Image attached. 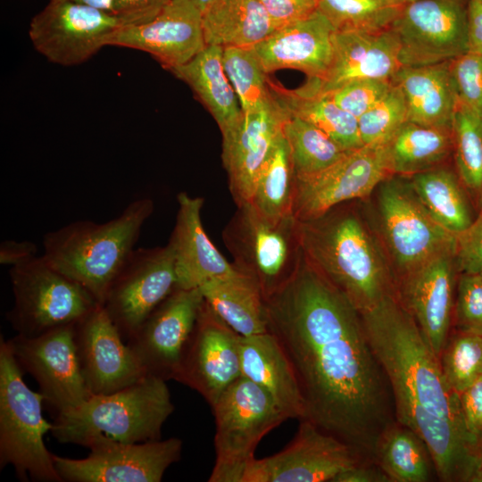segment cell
<instances>
[{"label": "cell", "mask_w": 482, "mask_h": 482, "mask_svg": "<svg viewBox=\"0 0 482 482\" xmlns=\"http://www.w3.org/2000/svg\"><path fill=\"white\" fill-rule=\"evenodd\" d=\"M458 104L482 114V54L468 52L451 62Z\"/></svg>", "instance_id": "obj_45"}, {"label": "cell", "mask_w": 482, "mask_h": 482, "mask_svg": "<svg viewBox=\"0 0 482 482\" xmlns=\"http://www.w3.org/2000/svg\"><path fill=\"white\" fill-rule=\"evenodd\" d=\"M270 88L289 114L313 124L344 150L353 151L364 145L358 119L339 107L327 94L307 83L297 89L287 90L270 81Z\"/></svg>", "instance_id": "obj_33"}, {"label": "cell", "mask_w": 482, "mask_h": 482, "mask_svg": "<svg viewBox=\"0 0 482 482\" xmlns=\"http://www.w3.org/2000/svg\"><path fill=\"white\" fill-rule=\"evenodd\" d=\"M361 315L391 388L397 421L425 443L442 481L470 482L482 445L468 431L459 394L448 386L413 318L396 296Z\"/></svg>", "instance_id": "obj_2"}, {"label": "cell", "mask_w": 482, "mask_h": 482, "mask_svg": "<svg viewBox=\"0 0 482 482\" xmlns=\"http://www.w3.org/2000/svg\"><path fill=\"white\" fill-rule=\"evenodd\" d=\"M482 275V274H481Z\"/></svg>", "instance_id": "obj_57"}, {"label": "cell", "mask_w": 482, "mask_h": 482, "mask_svg": "<svg viewBox=\"0 0 482 482\" xmlns=\"http://www.w3.org/2000/svg\"><path fill=\"white\" fill-rule=\"evenodd\" d=\"M276 29L303 20L318 10V0H259Z\"/></svg>", "instance_id": "obj_47"}, {"label": "cell", "mask_w": 482, "mask_h": 482, "mask_svg": "<svg viewBox=\"0 0 482 482\" xmlns=\"http://www.w3.org/2000/svg\"><path fill=\"white\" fill-rule=\"evenodd\" d=\"M403 5L400 0H318V10L337 31L388 29Z\"/></svg>", "instance_id": "obj_39"}, {"label": "cell", "mask_w": 482, "mask_h": 482, "mask_svg": "<svg viewBox=\"0 0 482 482\" xmlns=\"http://www.w3.org/2000/svg\"><path fill=\"white\" fill-rule=\"evenodd\" d=\"M454 256L459 274H482V209L456 236Z\"/></svg>", "instance_id": "obj_46"}, {"label": "cell", "mask_w": 482, "mask_h": 482, "mask_svg": "<svg viewBox=\"0 0 482 482\" xmlns=\"http://www.w3.org/2000/svg\"><path fill=\"white\" fill-rule=\"evenodd\" d=\"M166 382L145 376L118 391L91 395L77 407L55 414L50 432L62 444L89 450L159 440L174 411Z\"/></svg>", "instance_id": "obj_4"}, {"label": "cell", "mask_w": 482, "mask_h": 482, "mask_svg": "<svg viewBox=\"0 0 482 482\" xmlns=\"http://www.w3.org/2000/svg\"><path fill=\"white\" fill-rule=\"evenodd\" d=\"M287 115L273 94L265 107L243 112L237 125L222 135V162L237 206L251 202L258 175L282 133Z\"/></svg>", "instance_id": "obj_23"}, {"label": "cell", "mask_w": 482, "mask_h": 482, "mask_svg": "<svg viewBox=\"0 0 482 482\" xmlns=\"http://www.w3.org/2000/svg\"><path fill=\"white\" fill-rule=\"evenodd\" d=\"M459 400L468 431L482 445V375L459 394Z\"/></svg>", "instance_id": "obj_49"}, {"label": "cell", "mask_w": 482, "mask_h": 482, "mask_svg": "<svg viewBox=\"0 0 482 482\" xmlns=\"http://www.w3.org/2000/svg\"><path fill=\"white\" fill-rule=\"evenodd\" d=\"M222 62L243 112L258 111L272 100L268 73L253 47H225Z\"/></svg>", "instance_id": "obj_40"}, {"label": "cell", "mask_w": 482, "mask_h": 482, "mask_svg": "<svg viewBox=\"0 0 482 482\" xmlns=\"http://www.w3.org/2000/svg\"><path fill=\"white\" fill-rule=\"evenodd\" d=\"M204 12L216 0H190Z\"/></svg>", "instance_id": "obj_54"}, {"label": "cell", "mask_w": 482, "mask_h": 482, "mask_svg": "<svg viewBox=\"0 0 482 482\" xmlns=\"http://www.w3.org/2000/svg\"><path fill=\"white\" fill-rule=\"evenodd\" d=\"M391 175L385 144L364 145L317 174L295 178L293 215L298 221L322 216L368 196Z\"/></svg>", "instance_id": "obj_13"}, {"label": "cell", "mask_w": 482, "mask_h": 482, "mask_svg": "<svg viewBox=\"0 0 482 482\" xmlns=\"http://www.w3.org/2000/svg\"><path fill=\"white\" fill-rule=\"evenodd\" d=\"M401 67L399 44L391 29L379 32L335 31L330 66L307 84L321 93L359 79H391Z\"/></svg>", "instance_id": "obj_24"}, {"label": "cell", "mask_w": 482, "mask_h": 482, "mask_svg": "<svg viewBox=\"0 0 482 482\" xmlns=\"http://www.w3.org/2000/svg\"><path fill=\"white\" fill-rule=\"evenodd\" d=\"M295 187L290 150L281 133L258 175L250 203L270 219L293 215Z\"/></svg>", "instance_id": "obj_36"}, {"label": "cell", "mask_w": 482, "mask_h": 482, "mask_svg": "<svg viewBox=\"0 0 482 482\" xmlns=\"http://www.w3.org/2000/svg\"><path fill=\"white\" fill-rule=\"evenodd\" d=\"M73 337L90 395L110 394L146 376L102 304L74 325Z\"/></svg>", "instance_id": "obj_20"}, {"label": "cell", "mask_w": 482, "mask_h": 482, "mask_svg": "<svg viewBox=\"0 0 482 482\" xmlns=\"http://www.w3.org/2000/svg\"><path fill=\"white\" fill-rule=\"evenodd\" d=\"M106 45L145 52L171 71L206 46L203 12L190 0H171L153 20L119 27Z\"/></svg>", "instance_id": "obj_22"}, {"label": "cell", "mask_w": 482, "mask_h": 482, "mask_svg": "<svg viewBox=\"0 0 482 482\" xmlns=\"http://www.w3.org/2000/svg\"><path fill=\"white\" fill-rule=\"evenodd\" d=\"M455 170L474 206L482 209V114L458 104L453 122Z\"/></svg>", "instance_id": "obj_38"}, {"label": "cell", "mask_w": 482, "mask_h": 482, "mask_svg": "<svg viewBox=\"0 0 482 482\" xmlns=\"http://www.w3.org/2000/svg\"><path fill=\"white\" fill-rule=\"evenodd\" d=\"M471 482H482V457L473 475Z\"/></svg>", "instance_id": "obj_55"}, {"label": "cell", "mask_w": 482, "mask_h": 482, "mask_svg": "<svg viewBox=\"0 0 482 482\" xmlns=\"http://www.w3.org/2000/svg\"><path fill=\"white\" fill-rule=\"evenodd\" d=\"M175 225L168 245L170 247L177 288H199L204 282L236 270L207 236L202 223L204 199L180 192Z\"/></svg>", "instance_id": "obj_26"}, {"label": "cell", "mask_w": 482, "mask_h": 482, "mask_svg": "<svg viewBox=\"0 0 482 482\" xmlns=\"http://www.w3.org/2000/svg\"><path fill=\"white\" fill-rule=\"evenodd\" d=\"M385 148L391 174L412 176L438 166L453 153V133L406 121Z\"/></svg>", "instance_id": "obj_34"}, {"label": "cell", "mask_w": 482, "mask_h": 482, "mask_svg": "<svg viewBox=\"0 0 482 482\" xmlns=\"http://www.w3.org/2000/svg\"><path fill=\"white\" fill-rule=\"evenodd\" d=\"M37 245L30 241L4 240L0 245V263L11 267L37 257Z\"/></svg>", "instance_id": "obj_50"}, {"label": "cell", "mask_w": 482, "mask_h": 482, "mask_svg": "<svg viewBox=\"0 0 482 482\" xmlns=\"http://www.w3.org/2000/svg\"><path fill=\"white\" fill-rule=\"evenodd\" d=\"M451 62L401 66L391 78L403 94L408 121L452 131L458 99Z\"/></svg>", "instance_id": "obj_27"}, {"label": "cell", "mask_w": 482, "mask_h": 482, "mask_svg": "<svg viewBox=\"0 0 482 482\" xmlns=\"http://www.w3.org/2000/svg\"><path fill=\"white\" fill-rule=\"evenodd\" d=\"M122 24L111 12L64 0H49L30 21L34 48L49 62L79 65L107 46L110 35Z\"/></svg>", "instance_id": "obj_12"}, {"label": "cell", "mask_w": 482, "mask_h": 482, "mask_svg": "<svg viewBox=\"0 0 482 482\" xmlns=\"http://www.w3.org/2000/svg\"><path fill=\"white\" fill-rule=\"evenodd\" d=\"M13 306L6 317L16 334L37 337L74 325L99 303L41 256L10 268Z\"/></svg>", "instance_id": "obj_9"}, {"label": "cell", "mask_w": 482, "mask_h": 482, "mask_svg": "<svg viewBox=\"0 0 482 482\" xmlns=\"http://www.w3.org/2000/svg\"><path fill=\"white\" fill-rule=\"evenodd\" d=\"M215 463L209 482H242L263 436L287 418L262 387L240 377L211 406Z\"/></svg>", "instance_id": "obj_8"}, {"label": "cell", "mask_w": 482, "mask_h": 482, "mask_svg": "<svg viewBox=\"0 0 482 482\" xmlns=\"http://www.w3.org/2000/svg\"><path fill=\"white\" fill-rule=\"evenodd\" d=\"M176 288L174 259L168 244L135 249L102 305L127 342Z\"/></svg>", "instance_id": "obj_14"}, {"label": "cell", "mask_w": 482, "mask_h": 482, "mask_svg": "<svg viewBox=\"0 0 482 482\" xmlns=\"http://www.w3.org/2000/svg\"><path fill=\"white\" fill-rule=\"evenodd\" d=\"M409 184L433 219L457 236L475 219L473 202L456 170L436 166L411 176Z\"/></svg>", "instance_id": "obj_32"}, {"label": "cell", "mask_w": 482, "mask_h": 482, "mask_svg": "<svg viewBox=\"0 0 482 482\" xmlns=\"http://www.w3.org/2000/svg\"><path fill=\"white\" fill-rule=\"evenodd\" d=\"M438 359L448 386L461 394L482 375V335L453 328Z\"/></svg>", "instance_id": "obj_41"}, {"label": "cell", "mask_w": 482, "mask_h": 482, "mask_svg": "<svg viewBox=\"0 0 482 482\" xmlns=\"http://www.w3.org/2000/svg\"><path fill=\"white\" fill-rule=\"evenodd\" d=\"M373 461L389 482H427L433 461L425 443L411 429L390 422L379 434Z\"/></svg>", "instance_id": "obj_35"}, {"label": "cell", "mask_w": 482, "mask_h": 482, "mask_svg": "<svg viewBox=\"0 0 482 482\" xmlns=\"http://www.w3.org/2000/svg\"><path fill=\"white\" fill-rule=\"evenodd\" d=\"M292 442L279 453L254 459L242 482L331 481L363 461L346 443L307 420H300Z\"/></svg>", "instance_id": "obj_16"}, {"label": "cell", "mask_w": 482, "mask_h": 482, "mask_svg": "<svg viewBox=\"0 0 482 482\" xmlns=\"http://www.w3.org/2000/svg\"><path fill=\"white\" fill-rule=\"evenodd\" d=\"M469 52L482 54V0H469Z\"/></svg>", "instance_id": "obj_52"}, {"label": "cell", "mask_w": 482, "mask_h": 482, "mask_svg": "<svg viewBox=\"0 0 482 482\" xmlns=\"http://www.w3.org/2000/svg\"><path fill=\"white\" fill-rule=\"evenodd\" d=\"M455 249L440 253L403 275L396 297L424 339L439 356L453 326L459 274Z\"/></svg>", "instance_id": "obj_21"}, {"label": "cell", "mask_w": 482, "mask_h": 482, "mask_svg": "<svg viewBox=\"0 0 482 482\" xmlns=\"http://www.w3.org/2000/svg\"><path fill=\"white\" fill-rule=\"evenodd\" d=\"M171 0H113L111 13L122 25H139L156 17Z\"/></svg>", "instance_id": "obj_48"}, {"label": "cell", "mask_w": 482, "mask_h": 482, "mask_svg": "<svg viewBox=\"0 0 482 482\" xmlns=\"http://www.w3.org/2000/svg\"><path fill=\"white\" fill-rule=\"evenodd\" d=\"M333 482H389V479L377 464L363 461L337 475Z\"/></svg>", "instance_id": "obj_51"}, {"label": "cell", "mask_w": 482, "mask_h": 482, "mask_svg": "<svg viewBox=\"0 0 482 482\" xmlns=\"http://www.w3.org/2000/svg\"><path fill=\"white\" fill-rule=\"evenodd\" d=\"M242 377L262 387L287 419L303 420L305 410L294 370L269 331L241 337Z\"/></svg>", "instance_id": "obj_28"}, {"label": "cell", "mask_w": 482, "mask_h": 482, "mask_svg": "<svg viewBox=\"0 0 482 482\" xmlns=\"http://www.w3.org/2000/svg\"><path fill=\"white\" fill-rule=\"evenodd\" d=\"M336 29L317 10L309 17L280 27L253 49L266 73L295 69L308 78L321 79L333 56Z\"/></svg>", "instance_id": "obj_25"}, {"label": "cell", "mask_w": 482, "mask_h": 482, "mask_svg": "<svg viewBox=\"0 0 482 482\" xmlns=\"http://www.w3.org/2000/svg\"><path fill=\"white\" fill-rule=\"evenodd\" d=\"M378 209L386 244L402 275L455 249L456 236L433 219L409 182L383 180Z\"/></svg>", "instance_id": "obj_11"}, {"label": "cell", "mask_w": 482, "mask_h": 482, "mask_svg": "<svg viewBox=\"0 0 482 482\" xmlns=\"http://www.w3.org/2000/svg\"><path fill=\"white\" fill-rule=\"evenodd\" d=\"M222 56L221 46H206L188 62L171 72L193 89L224 135L237 125L243 111L225 72Z\"/></svg>", "instance_id": "obj_30"}, {"label": "cell", "mask_w": 482, "mask_h": 482, "mask_svg": "<svg viewBox=\"0 0 482 482\" xmlns=\"http://www.w3.org/2000/svg\"><path fill=\"white\" fill-rule=\"evenodd\" d=\"M400 1L402 2L403 4H405L415 2V1H418V0H400Z\"/></svg>", "instance_id": "obj_56"}, {"label": "cell", "mask_w": 482, "mask_h": 482, "mask_svg": "<svg viewBox=\"0 0 482 482\" xmlns=\"http://www.w3.org/2000/svg\"><path fill=\"white\" fill-rule=\"evenodd\" d=\"M203 303L199 288H176L127 341L146 376L175 379Z\"/></svg>", "instance_id": "obj_17"}, {"label": "cell", "mask_w": 482, "mask_h": 482, "mask_svg": "<svg viewBox=\"0 0 482 482\" xmlns=\"http://www.w3.org/2000/svg\"><path fill=\"white\" fill-rule=\"evenodd\" d=\"M282 133L289 146L295 178L317 174L349 152L313 124L288 112Z\"/></svg>", "instance_id": "obj_37"}, {"label": "cell", "mask_w": 482, "mask_h": 482, "mask_svg": "<svg viewBox=\"0 0 482 482\" xmlns=\"http://www.w3.org/2000/svg\"><path fill=\"white\" fill-rule=\"evenodd\" d=\"M182 447L179 438L170 437L93 449L83 459L53 454V460L62 482H160Z\"/></svg>", "instance_id": "obj_19"}, {"label": "cell", "mask_w": 482, "mask_h": 482, "mask_svg": "<svg viewBox=\"0 0 482 482\" xmlns=\"http://www.w3.org/2000/svg\"><path fill=\"white\" fill-rule=\"evenodd\" d=\"M154 209L152 199L138 198L104 223L81 220L47 232L43 237L42 256L102 304Z\"/></svg>", "instance_id": "obj_5"}, {"label": "cell", "mask_w": 482, "mask_h": 482, "mask_svg": "<svg viewBox=\"0 0 482 482\" xmlns=\"http://www.w3.org/2000/svg\"><path fill=\"white\" fill-rule=\"evenodd\" d=\"M45 398L31 390L3 336L0 338V466L12 465L22 481L62 482L44 442L52 424L42 415Z\"/></svg>", "instance_id": "obj_6"}, {"label": "cell", "mask_w": 482, "mask_h": 482, "mask_svg": "<svg viewBox=\"0 0 482 482\" xmlns=\"http://www.w3.org/2000/svg\"><path fill=\"white\" fill-rule=\"evenodd\" d=\"M391 79H359L327 94L339 107L357 119L378 104L391 89Z\"/></svg>", "instance_id": "obj_44"}, {"label": "cell", "mask_w": 482, "mask_h": 482, "mask_svg": "<svg viewBox=\"0 0 482 482\" xmlns=\"http://www.w3.org/2000/svg\"><path fill=\"white\" fill-rule=\"evenodd\" d=\"M344 204L299 221L301 245L305 259L362 313L396 295V287L369 230Z\"/></svg>", "instance_id": "obj_3"}, {"label": "cell", "mask_w": 482, "mask_h": 482, "mask_svg": "<svg viewBox=\"0 0 482 482\" xmlns=\"http://www.w3.org/2000/svg\"><path fill=\"white\" fill-rule=\"evenodd\" d=\"M241 337L204 300L175 380L199 393L212 406L242 377Z\"/></svg>", "instance_id": "obj_18"}, {"label": "cell", "mask_w": 482, "mask_h": 482, "mask_svg": "<svg viewBox=\"0 0 482 482\" xmlns=\"http://www.w3.org/2000/svg\"><path fill=\"white\" fill-rule=\"evenodd\" d=\"M265 307L268 331L296 377L303 420L373 461L376 441L392 422L389 384L361 313L304 256Z\"/></svg>", "instance_id": "obj_1"}, {"label": "cell", "mask_w": 482, "mask_h": 482, "mask_svg": "<svg viewBox=\"0 0 482 482\" xmlns=\"http://www.w3.org/2000/svg\"><path fill=\"white\" fill-rule=\"evenodd\" d=\"M406 121L408 115L403 94L393 84L378 104L358 118L361 139L363 145L385 144Z\"/></svg>", "instance_id": "obj_42"}, {"label": "cell", "mask_w": 482, "mask_h": 482, "mask_svg": "<svg viewBox=\"0 0 482 482\" xmlns=\"http://www.w3.org/2000/svg\"><path fill=\"white\" fill-rule=\"evenodd\" d=\"M92 6L108 12H112L113 0H64Z\"/></svg>", "instance_id": "obj_53"}, {"label": "cell", "mask_w": 482, "mask_h": 482, "mask_svg": "<svg viewBox=\"0 0 482 482\" xmlns=\"http://www.w3.org/2000/svg\"><path fill=\"white\" fill-rule=\"evenodd\" d=\"M469 0H418L403 5L390 29L401 66L452 61L469 52Z\"/></svg>", "instance_id": "obj_10"}, {"label": "cell", "mask_w": 482, "mask_h": 482, "mask_svg": "<svg viewBox=\"0 0 482 482\" xmlns=\"http://www.w3.org/2000/svg\"><path fill=\"white\" fill-rule=\"evenodd\" d=\"M222 238L234 267L257 281L265 300L295 276L304 256L294 215L270 219L251 203L237 206Z\"/></svg>", "instance_id": "obj_7"}, {"label": "cell", "mask_w": 482, "mask_h": 482, "mask_svg": "<svg viewBox=\"0 0 482 482\" xmlns=\"http://www.w3.org/2000/svg\"><path fill=\"white\" fill-rule=\"evenodd\" d=\"M74 325L31 337L16 334L7 340L18 365L34 378L55 414L77 407L91 395L79 364Z\"/></svg>", "instance_id": "obj_15"}, {"label": "cell", "mask_w": 482, "mask_h": 482, "mask_svg": "<svg viewBox=\"0 0 482 482\" xmlns=\"http://www.w3.org/2000/svg\"><path fill=\"white\" fill-rule=\"evenodd\" d=\"M453 326L454 329L482 335L481 274H459Z\"/></svg>", "instance_id": "obj_43"}, {"label": "cell", "mask_w": 482, "mask_h": 482, "mask_svg": "<svg viewBox=\"0 0 482 482\" xmlns=\"http://www.w3.org/2000/svg\"><path fill=\"white\" fill-rule=\"evenodd\" d=\"M200 292L206 303L242 337L268 331L265 299L257 281L236 269L204 282Z\"/></svg>", "instance_id": "obj_29"}, {"label": "cell", "mask_w": 482, "mask_h": 482, "mask_svg": "<svg viewBox=\"0 0 482 482\" xmlns=\"http://www.w3.org/2000/svg\"><path fill=\"white\" fill-rule=\"evenodd\" d=\"M206 46L253 47L276 27L259 0H216L203 12Z\"/></svg>", "instance_id": "obj_31"}]
</instances>
